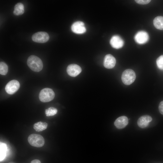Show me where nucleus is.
Masks as SVG:
<instances>
[{
	"label": "nucleus",
	"instance_id": "20",
	"mask_svg": "<svg viewBox=\"0 0 163 163\" xmlns=\"http://www.w3.org/2000/svg\"><path fill=\"white\" fill-rule=\"evenodd\" d=\"M156 64L159 69L163 70V55L160 56L157 59Z\"/></svg>",
	"mask_w": 163,
	"mask_h": 163
},
{
	"label": "nucleus",
	"instance_id": "15",
	"mask_svg": "<svg viewBox=\"0 0 163 163\" xmlns=\"http://www.w3.org/2000/svg\"><path fill=\"white\" fill-rule=\"evenodd\" d=\"M14 14L16 15H19L23 14L24 12V5L21 3L17 4L14 7L13 11Z\"/></svg>",
	"mask_w": 163,
	"mask_h": 163
},
{
	"label": "nucleus",
	"instance_id": "11",
	"mask_svg": "<svg viewBox=\"0 0 163 163\" xmlns=\"http://www.w3.org/2000/svg\"><path fill=\"white\" fill-rule=\"evenodd\" d=\"M116 63V59L112 55L108 54L105 56L104 60V65L105 68L108 69L113 68Z\"/></svg>",
	"mask_w": 163,
	"mask_h": 163
},
{
	"label": "nucleus",
	"instance_id": "7",
	"mask_svg": "<svg viewBox=\"0 0 163 163\" xmlns=\"http://www.w3.org/2000/svg\"><path fill=\"white\" fill-rule=\"evenodd\" d=\"M135 41L139 44H143L146 43L149 40V36L146 32L140 31L138 32L134 37Z\"/></svg>",
	"mask_w": 163,
	"mask_h": 163
},
{
	"label": "nucleus",
	"instance_id": "4",
	"mask_svg": "<svg viewBox=\"0 0 163 163\" xmlns=\"http://www.w3.org/2000/svg\"><path fill=\"white\" fill-rule=\"evenodd\" d=\"M28 141L30 145L37 147H42L45 143L44 139L42 136L35 134L30 135Z\"/></svg>",
	"mask_w": 163,
	"mask_h": 163
},
{
	"label": "nucleus",
	"instance_id": "6",
	"mask_svg": "<svg viewBox=\"0 0 163 163\" xmlns=\"http://www.w3.org/2000/svg\"><path fill=\"white\" fill-rule=\"evenodd\" d=\"M32 40L36 42L44 43L49 39L48 34L45 32H38L34 34L32 37Z\"/></svg>",
	"mask_w": 163,
	"mask_h": 163
},
{
	"label": "nucleus",
	"instance_id": "18",
	"mask_svg": "<svg viewBox=\"0 0 163 163\" xmlns=\"http://www.w3.org/2000/svg\"><path fill=\"white\" fill-rule=\"evenodd\" d=\"M57 112V110L56 108L51 107L45 110V113L47 117L53 116L56 114Z\"/></svg>",
	"mask_w": 163,
	"mask_h": 163
},
{
	"label": "nucleus",
	"instance_id": "9",
	"mask_svg": "<svg viewBox=\"0 0 163 163\" xmlns=\"http://www.w3.org/2000/svg\"><path fill=\"white\" fill-rule=\"evenodd\" d=\"M82 71L81 67L76 64L69 65L67 68V72L70 76L75 77L79 75Z\"/></svg>",
	"mask_w": 163,
	"mask_h": 163
},
{
	"label": "nucleus",
	"instance_id": "23",
	"mask_svg": "<svg viewBox=\"0 0 163 163\" xmlns=\"http://www.w3.org/2000/svg\"><path fill=\"white\" fill-rule=\"evenodd\" d=\"M30 163H41V162L39 160L34 159Z\"/></svg>",
	"mask_w": 163,
	"mask_h": 163
},
{
	"label": "nucleus",
	"instance_id": "1",
	"mask_svg": "<svg viewBox=\"0 0 163 163\" xmlns=\"http://www.w3.org/2000/svg\"><path fill=\"white\" fill-rule=\"evenodd\" d=\"M27 63L29 68L35 72H39L43 69V63L41 60L35 55H31L28 58Z\"/></svg>",
	"mask_w": 163,
	"mask_h": 163
},
{
	"label": "nucleus",
	"instance_id": "16",
	"mask_svg": "<svg viewBox=\"0 0 163 163\" xmlns=\"http://www.w3.org/2000/svg\"><path fill=\"white\" fill-rule=\"evenodd\" d=\"M47 127V124L46 122L40 121L34 124L33 127L37 132H40L46 129Z\"/></svg>",
	"mask_w": 163,
	"mask_h": 163
},
{
	"label": "nucleus",
	"instance_id": "13",
	"mask_svg": "<svg viewBox=\"0 0 163 163\" xmlns=\"http://www.w3.org/2000/svg\"><path fill=\"white\" fill-rule=\"evenodd\" d=\"M128 123V118L125 116H122L117 118L114 122V125L118 129L125 127Z\"/></svg>",
	"mask_w": 163,
	"mask_h": 163
},
{
	"label": "nucleus",
	"instance_id": "5",
	"mask_svg": "<svg viewBox=\"0 0 163 163\" xmlns=\"http://www.w3.org/2000/svg\"><path fill=\"white\" fill-rule=\"evenodd\" d=\"M20 87V84L18 81L16 80H13L7 84L5 90L8 94H12L17 91Z\"/></svg>",
	"mask_w": 163,
	"mask_h": 163
},
{
	"label": "nucleus",
	"instance_id": "2",
	"mask_svg": "<svg viewBox=\"0 0 163 163\" xmlns=\"http://www.w3.org/2000/svg\"><path fill=\"white\" fill-rule=\"evenodd\" d=\"M136 78L135 72L132 69H128L125 70L121 76V80L125 85H129L133 83Z\"/></svg>",
	"mask_w": 163,
	"mask_h": 163
},
{
	"label": "nucleus",
	"instance_id": "14",
	"mask_svg": "<svg viewBox=\"0 0 163 163\" xmlns=\"http://www.w3.org/2000/svg\"><path fill=\"white\" fill-rule=\"evenodd\" d=\"M153 23L156 29L163 30V16H158L155 17L153 20Z\"/></svg>",
	"mask_w": 163,
	"mask_h": 163
},
{
	"label": "nucleus",
	"instance_id": "19",
	"mask_svg": "<svg viewBox=\"0 0 163 163\" xmlns=\"http://www.w3.org/2000/svg\"><path fill=\"white\" fill-rule=\"evenodd\" d=\"M8 70V67L7 65L3 62H0V74L2 75H6Z\"/></svg>",
	"mask_w": 163,
	"mask_h": 163
},
{
	"label": "nucleus",
	"instance_id": "17",
	"mask_svg": "<svg viewBox=\"0 0 163 163\" xmlns=\"http://www.w3.org/2000/svg\"><path fill=\"white\" fill-rule=\"evenodd\" d=\"M0 161L2 160L5 157L7 150L6 144L0 142Z\"/></svg>",
	"mask_w": 163,
	"mask_h": 163
},
{
	"label": "nucleus",
	"instance_id": "24",
	"mask_svg": "<svg viewBox=\"0 0 163 163\" xmlns=\"http://www.w3.org/2000/svg\"><path fill=\"white\" fill-rule=\"evenodd\" d=\"M8 163H15V162H12V161H11V162H10Z\"/></svg>",
	"mask_w": 163,
	"mask_h": 163
},
{
	"label": "nucleus",
	"instance_id": "21",
	"mask_svg": "<svg viewBox=\"0 0 163 163\" xmlns=\"http://www.w3.org/2000/svg\"><path fill=\"white\" fill-rule=\"evenodd\" d=\"M151 0H136L135 1L137 3L141 4V5H145L146 4L149 3Z\"/></svg>",
	"mask_w": 163,
	"mask_h": 163
},
{
	"label": "nucleus",
	"instance_id": "3",
	"mask_svg": "<svg viewBox=\"0 0 163 163\" xmlns=\"http://www.w3.org/2000/svg\"><path fill=\"white\" fill-rule=\"evenodd\" d=\"M55 97V93L53 90L50 88L42 89L40 92L39 98L43 102H47L52 100Z\"/></svg>",
	"mask_w": 163,
	"mask_h": 163
},
{
	"label": "nucleus",
	"instance_id": "12",
	"mask_svg": "<svg viewBox=\"0 0 163 163\" xmlns=\"http://www.w3.org/2000/svg\"><path fill=\"white\" fill-rule=\"evenodd\" d=\"M152 120L151 116L149 115H144L140 117L137 122L138 125L142 128L147 127L150 122Z\"/></svg>",
	"mask_w": 163,
	"mask_h": 163
},
{
	"label": "nucleus",
	"instance_id": "8",
	"mask_svg": "<svg viewBox=\"0 0 163 163\" xmlns=\"http://www.w3.org/2000/svg\"><path fill=\"white\" fill-rule=\"evenodd\" d=\"M71 30L73 32L78 34H83L86 31L84 23L81 21L74 23L71 26Z\"/></svg>",
	"mask_w": 163,
	"mask_h": 163
},
{
	"label": "nucleus",
	"instance_id": "10",
	"mask_svg": "<svg viewBox=\"0 0 163 163\" xmlns=\"http://www.w3.org/2000/svg\"><path fill=\"white\" fill-rule=\"evenodd\" d=\"M124 41L119 36H113L110 40V43L113 48L118 49L122 47L124 45Z\"/></svg>",
	"mask_w": 163,
	"mask_h": 163
},
{
	"label": "nucleus",
	"instance_id": "22",
	"mask_svg": "<svg viewBox=\"0 0 163 163\" xmlns=\"http://www.w3.org/2000/svg\"><path fill=\"white\" fill-rule=\"evenodd\" d=\"M158 109L160 113L163 115V101L160 103L158 106Z\"/></svg>",
	"mask_w": 163,
	"mask_h": 163
}]
</instances>
